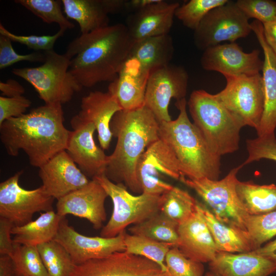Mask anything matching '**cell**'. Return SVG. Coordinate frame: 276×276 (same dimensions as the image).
<instances>
[{
	"label": "cell",
	"mask_w": 276,
	"mask_h": 276,
	"mask_svg": "<svg viewBox=\"0 0 276 276\" xmlns=\"http://www.w3.org/2000/svg\"><path fill=\"white\" fill-rule=\"evenodd\" d=\"M247 159L242 167L255 161L268 159L276 162V138L275 134L258 136L246 141Z\"/></svg>",
	"instance_id": "obj_41"
},
{
	"label": "cell",
	"mask_w": 276,
	"mask_h": 276,
	"mask_svg": "<svg viewBox=\"0 0 276 276\" xmlns=\"http://www.w3.org/2000/svg\"><path fill=\"white\" fill-rule=\"evenodd\" d=\"M177 2L163 0L135 12L126 26L134 42L152 37L169 34L173 23Z\"/></svg>",
	"instance_id": "obj_22"
},
{
	"label": "cell",
	"mask_w": 276,
	"mask_h": 276,
	"mask_svg": "<svg viewBox=\"0 0 276 276\" xmlns=\"http://www.w3.org/2000/svg\"><path fill=\"white\" fill-rule=\"evenodd\" d=\"M0 276H15L13 262L9 255L0 256Z\"/></svg>",
	"instance_id": "obj_49"
},
{
	"label": "cell",
	"mask_w": 276,
	"mask_h": 276,
	"mask_svg": "<svg viewBox=\"0 0 276 276\" xmlns=\"http://www.w3.org/2000/svg\"><path fill=\"white\" fill-rule=\"evenodd\" d=\"M125 251L128 254L141 256L158 264L162 271H167L165 264L166 255L171 247L170 245L159 242L143 236L125 235Z\"/></svg>",
	"instance_id": "obj_33"
},
{
	"label": "cell",
	"mask_w": 276,
	"mask_h": 276,
	"mask_svg": "<svg viewBox=\"0 0 276 276\" xmlns=\"http://www.w3.org/2000/svg\"><path fill=\"white\" fill-rule=\"evenodd\" d=\"M136 174L142 193L158 196L173 187L163 180V175L178 180L184 176L174 153L160 139L149 145L142 155Z\"/></svg>",
	"instance_id": "obj_12"
},
{
	"label": "cell",
	"mask_w": 276,
	"mask_h": 276,
	"mask_svg": "<svg viewBox=\"0 0 276 276\" xmlns=\"http://www.w3.org/2000/svg\"><path fill=\"white\" fill-rule=\"evenodd\" d=\"M23 170L17 172L0 183V217L12 222L14 226L24 225L33 215L53 210L54 198L42 186L28 190L21 187L19 179Z\"/></svg>",
	"instance_id": "obj_11"
},
{
	"label": "cell",
	"mask_w": 276,
	"mask_h": 276,
	"mask_svg": "<svg viewBox=\"0 0 276 276\" xmlns=\"http://www.w3.org/2000/svg\"><path fill=\"white\" fill-rule=\"evenodd\" d=\"M159 1V0H131L125 2V7L137 11Z\"/></svg>",
	"instance_id": "obj_50"
},
{
	"label": "cell",
	"mask_w": 276,
	"mask_h": 276,
	"mask_svg": "<svg viewBox=\"0 0 276 276\" xmlns=\"http://www.w3.org/2000/svg\"><path fill=\"white\" fill-rule=\"evenodd\" d=\"M43 52L41 65L13 68L12 73L30 83L45 104L67 103L82 88L69 71L71 59L53 49Z\"/></svg>",
	"instance_id": "obj_6"
},
{
	"label": "cell",
	"mask_w": 276,
	"mask_h": 276,
	"mask_svg": "<svg viewBox=\"0 0 276 276\" xmlns=\"http://www.w3.org/2000/svg\"><path fill=\"white\" fill-rule=\"evenodd\" d=\"M179 224L160 211L128 229L131 234L148 238L154 241L177 247Z\"/></svg>",
	"instance_id": "obj_31"
},
{
	"label": "cell",
	"mask_w": 276,
	"mask_h": 276,
	"mask_svg": "<svg viewBox=\"0 0 276 276\" xmlns=\"http://www.w3.org/2000/svg\"><path fill=\"white\" fill-rule=\"evenodd\" d=\"M31 101L23 96L15 97H0V125L5 121L25 113Z\"/></svg>",
	"instance_id": "obj_44"
},
{
	"label": "cell",
	"mask_w": 276,
	"mask_h": 276,
	"mask_svg": "<svg viewBox=\"0 0 276 276\" xmlns=\"http://www.w3.org/2000/svg\"><path fill=\"white\" fill-rule=\"evenodd\" d=\"M67 18L75 20L82 34L109 25L108 14L124 7L121 0H62Z\"/></svg>",
	"instance_id": "obj_24"
},
{
	"label": "cell",
	"mask_w": 276,
	"mask_h": 276,
	"mask_svg": "<svg viewBox=\"0 0 276 276\" xmlns=\"http://www.w3.org/2000/svg\"><path fill=\"white\" fill-rule=\"evenodd\" d=\"M260 50L244 52L236 42L219 44L203 51L200 58L202 67L225 76L254 75L260 74L263 60Z\"/></svg>",
	"instance_id": "obj_16"
},
{
	"label": "cell",
	"mask_w": 276,
	"mask_h": 276,
	"mask_svg": "<svg viewBox=\"0 0 276 276\" xmlns=\"http://www.w3.org/2000/svg\"><path fill=\"white\" fill-rule=\"evenodd\" d=\"M65 30L60 29L53 35H20L14 34L8 31L0 24V35L9 38L12 42H17L26 45L28 48L35 51L43 52L53 49L57 39L63 35Z\"/></svg>",
	"instance_id": "obj_40"
},
{
	"label": "cell",
	"mask_w": 276,
	"mask_h": 276,
	"mask_svg": "<svg viewBox=\"0 0 276 276\" xmlns=\"http://www.w3.org/2000/svg\"><path fill=\"white\" fill-rule=\"evenodd\" d=\"M0 90L7 97H15L22 96L25 89L18 82L9 79L6 82H0Z\"/></svg>",
	"instance_id": "obj_46"
},
{
	"label": "cell",
	"mask_w": 276,
	"mask_h": 276,
	"mask_svg": "<svg viewBox=\"0 0 276 276\" xmlns=\"http://www.w3.org/2000/svg\"><path fill=\"white\" fill-rule=\"evenodd\" d=\"M14 224L8 219L0 217V255L11 256L14 244L11 235Z\"/></svg>",
	"instance_id": "obj_45"
},
{
	"label": "cell",
	"mask_w": 276,
	"mask_h": 276,
	"mask_svg": "<svg viewBox=\"0 0 276 276\" xmlns=\"http://www.w3.org/2000/svg\"><path fill=\"white\" fill-rule=\"evenodd\" d=\"M162 196L160 211L178 224L189 218L196 210L197 200L178 187L173 186Z\"/></svg>",
	"instance_id": "obj_32"
},
{
	"label": "cell",
	"mask_w": 276,
	"mask_h": 276,
	"mask_svg": "<svg viewBox=\"0 0 276 276\" xmlns=\"http://www.w3.org/2000/svg\"><path fill=\"white\" fill-rule=\"evenodd\" d=\"M251 31L247 17L236 2L228 1L205 15L194 31V42L198 49L204 51L223 41L235 42Z\"/></svg>",
	"instance_id": "obj_10"
},
{
	"label": "cell",
	"mask_w": 276,
	"mask_h": 276,
	"mask_svg": "<svg viewBox=\"0 0 276 276\" xmlns=\"http://www.w3.org/2000/svg\"><path fill=\"white\" fill-rule=\"evenodd\" d=\"M174 52L172 38L166 34L134 42L127 58L150 75L153 71L170 64Z\"/></svg>",
	"instance_id": "obj_28"
},
{
	"label": "cell",
	"mask_w": 276,
	"mask_h": 276,
	"mask_svg": "<svg viewBox=\"0 0 276 276\" xmlns=\"http://www.w3.org/2000/svg\"><path fill=\"white\" fill-rule=\"evenodd\" d=\"M227 2L228 0H190L176 9L175 16L185 27L195 31L211 10Z\"/></svg>",
	"instance_id": "obj_37"
},
{
	"label": "cell",
	"mask_w": 276,
	"mask_h": 276,
	"mask_svg": "<svg viewBox=\"0 0 276 276\" xmlns=\"http://www.w3.org/2000/svg\"><path fill=\"white\" fill-rule=\"evenodd\" d=\"M14 244L10 257L15 276H49L37 246Z\"/></svg>",
	"instance_id": "obj_35"
},
{
	"label": "cell",
	"mask_w": 276,
	"mask_h": 276,
	"mask_svg": "<svg viewBox=\"0 0 276 276\" xmlns=\"http://www.w3.org/2000/svg\"><path fill=\"white\" fill-rule=\"evenodd\" d=\"M204 276H221L216 273H214L211 271H210L205 273Z\"/></svg>",
	"instance_id": "obj_52"
},
{
	"label": "cell",
	"mask_w": 276,
	"mask_h": 276,
	"mask_svg": "<svg viewBox=\"0 0 276 276\" xmlns=\"http://www.w3.org/2000/svg\"><path fill=\"white\" fill-rule=\"evenodd\" d=\"M188 105L193 123L216 154L221 156L238 149L239 133L244 126L215 94L194 90Z\"/></svg>",
	"instance_id": "obj_5"
},
{
	"label": "cell",
	"mask_w": 276,
	"mask_h": 276,
	"mask_svg": "<svg viewBox=\"0 0 276 276\" xmlns=\"http://www.w3.org/2000/svg\"><path fill=\"white\" fill-rule=\"evenodd\" d=\"M197 207L202 215L218 251L241 253L256 249L247 231L218 220L207 205L198 201Z\"/></svg>",
	"instance_id": "obj_27"
},
{
	"label": "cell",
	"mask_w": 276,
	"mask_h": 276,
	"mask_svg": "<svg viewBox=\"0 0 276 276\" xmlns=\"http://www.w3.org/2000/svg\"><path fill=\"white\" fill-rule=\"evenodd\" d=\"M251 28L262 49L264 54L262 80L264 103L258 136L274 134L276 128V55L267 43L264 36L263 24L256 20Z\"/></svg>",
	"instance_id": "obj_20"
},
{
	"label": "cell",
	"mask_w": 276,
	"mask_h": 276,
	"mask_svg": "<svg viewBox=\"0 0 276 276\" xmlns=\"http://www.w3.org/2000/svg\"><path fill=\"white\" fill-rule=\"evenodd\" d=\"M152 276H170V275L169 274V273L167 271H162Z\"/></svg>",
	"instance_id": "obj_51"
},
{
	"label": "cell",
	"mask_w": 276,
	"mask_h": 276,
	"mask_svg": "<svg viewBox=\"0 0 276 276\" xmlns=\"http://www.w3.org/2000/svg\"><path fill=\"white\" fill-rule=\"evenodd\" d=\"M209 267L221 276H268L276 273L275 263L253 250L238 254L219 251Z\"/></svg>",
	"instance_id": "obj_25"
},
{
	"label": "cell",
	"mask_w": 276,
	"mask_h": 276,
	"mask_svg": "<svg viewBox=\"0 0 276 276\" xmlns=\"http://www.w3.org/2000/svg\"><path fill=\"white\" fill-rule=\"evenodd\" d=\"M122 110L115 97L108 91H95L82 98L81 110L78 114L94 124L100 146L103 150H107L113 136L111 121L114 115Z\"/></svg>",
	"instance_id": "obj_23"
},
{
	"label": "cell",
	"mask_w": 276,
	"mask_h": 276,
	"mask_svg": "<svg viewBox=\"0 0 276 276\" xmlns=\"http://www.w3.org/2000/svg\"><path fill=\"white\" fill-rule=\"evenodd\" d=\"M63 122L62 104H45L5 121L0 125V139L8 155L16 156L22 150L30 164L40 168L66 150L71 131Z\"/></svg>",
	"instance_id": "obj_1"
},
{
	"label": "cell",
	"mask_w": 276,
	"mask_h": 276,
	"mask_svg": "<svg viewBox=\"0 0 276 276\" xmlns=\"http://www.w3.org/2000/svg\"><path fill=\"white\" fill-rule=\"evenodd\" d=\"M189 75L184 67L171 64L153 71L148 79L144 106L153 113L157 121L171 120L168 107L172 99L185 98Z\"/></svg>",
	"instance_id": "obj_13"
},
{
	"label": "cell",
	"mask_w": 276,
	"mask_h": 276,
	"mask_svg": "<svg viewBox=\"0 0 276 276\" xmlns=\"http://www.w3.org/2000/svg\"><path fill=\"white\" fill-rule=\"evenodd\" d=\"M19 4L39 17L47 24L56 23L60 29H71L75 27L63 14L61 1L55 0H16Z\"/></svg>",
	"instance_id": "obj_36"
},
{
	"label": "cell",
	"mask_w": 276,
	"mask_h": 276,
	"mask_svg": "<svg viewBox=\"0 0 276 276\" xmlns=\"http://www.w3.org/2000/svg\"><path fill=\"white\" fill-rule=\"evenodd\" d=\"M246 227L256 248L260 247L276 236V210L262 215H249Z\"/></svg>",
	"instance_id": "obj_38"
},
{
	"label": "cell",
	"mask_w": 276,
	"mask_h": 276,
	"mask_svg": "<svg viewBox=\"0 0 276 276\" xmlns=\"http://www.w3.org/2000/svg\"><path fill=\"white\" fill-rule=\"evenodd\" d=\"M149 76L124 62L116 79L109 84L108 91L115 97L122 110L138 108L144 105Z\"/></svg>",
	"instance_id": "obj_26"
},
{
	"label": "cell",
	"mask_w": 276,
	"mask_h": 276,
	"mask_svg": "<svg viewBox=\"0 0 276 276\" xmlns=\"http://www.w3.org/2000/svg\"><path fill=\"white\" fill-rule=\"evenodd\" d=\"M108 196L102 186L92 179L85 186L57 200L56 213L62 217L71 214L85 218L99 229L106 220L105 201Z\"/></svg>",
	"instance_id": "obj_18"
},
{
	"label": "cell",
	"mask_w": 276,
	"mask_h": 276,
	"mask_svg": "<svg viewBox=\"0 0 276 276\" xmlns=\"http://www.w3.org/2000/svg\"><path fill=\"white\" fill-rule=\"evenodd\" d=\"M38 175L46 192L57 200L90 181L66 150L59 152L39 168Z\"/></svg>",
	"instance_id": "obj_19"
},
{
	"label": "cell",
	"mask_w": 276,
	"mask_h": 276,
	"mask_svg": "<svg viewBox=\"0 0 276 276\" xmlns=\"http://www.w3.org/2000/svg\"><path fill=\"white\" fill-rule=\"evenodd\" d=\"M253 251L268 259L276 264V239Z\"/></svg>",
	"instance_id": "obj_48"
},
{
	"label": "cell",
	"mask_w": 276,
	"mask_h": 276,
	"mask_svg": "<svg viewBox=\"0 0 276 276\" xmlns=\"http://www.w3.org/2000/svg\"><path fill=\"white\" fill-rule=\"evenodd\" d=\"M126 26L108 25L81 34L67 45L69 71L83 87L117 77L133 45Z\"/></svg>",
	"instance_id": "obj_2"
},
{
	"label": "cell",
	"mask_w": 276,
	"mask_h": 276,
	"mask_svg": "<svg viewBox=\"0 0 276 276\" xmlns=\"http://www.w3.org/2000/svg\"><path fill=\"white\" fill-rule=\"evenodd\" d=\"M238 196L251 215L264 214L276 210V185H259L250 181L237 182Z\"/></svg>",
	"instance_id": "obj_30"
},
{
	"label": "cell",
	"mask_w": 276,
	"mask_h": 276,
	"mask_svg": "<svg viewBox=\"0 0 276 276\" xmlns=\"http://www.w3.org/2000/svg\"><path fill=\"white\" fill-rule=\"evenodd\" d=\"M167 271L170 276H203L202 263L186 257L177 247H171L165 258Z\"/></svg>",
	"instance_id": "obj_39"
},
{
	"label": "cell",
	"mask_w": 276,
	"mask_h": 276,
	"mask_svg": "<svg viewBox=\"0 0 276 276\" xmlns=\"http://www.w3.org/2000/svg\"><path fill=\"white\" fill-rule=\"evenodd\" d=\"M110 129L117 142L113 152L108 156L105 174L113 182H124L132 192L141 194L136 166L147 148L159 139V122L144 105L117 112L111 121Z\"/></svg>",
	"instance_id": "obj_3"
},
{
	"label": "cell",
	"mask_w": 276,
	"mask_h": 276,
	"mask_svg": "<svg viewBox=\"0 0 276 276\" xmlns=\"http://www.w3.org/2000/svg\"><path fill=\"white\" fill-rule=\"evenodd\" d=\"M240 165L231 170L223 179H190L185 176L179 181L194 190L208 205L215 218L225 224L246 230L249 215L237 194V175Z\"/></svg>",
	"instance_id": "obj_8"
},
{
	"label": "cell",
	"mask_w": 276,
	"mask_h": 276,
	"mask_svg": "<svg viewBox=\"0 0 276 276\" xmlns=\"http://www.w3.org/2000/svg\"><path fill=\"white\" fill-rule=\"evenodd\" d=\"M162 271L150 260L122 251L76 265L70 276H152Z\"/></svg>",
	"instance_id": "obj_17"
},
{
	"label": "cell",
	"mask_w": 276,
	"mask_h": 276,
	"mask_svg": "<svg viewBox=\"0 0 276 276\" xmlns=\"http://www.w3.org/2000/svg\"><path fill=\"white\" fill-rule=\"evenodd\" d=\"M49 276H70L75 264L66 249L53 240L37 246Z\"/></svg>",
	"instance_id": "obj_34"
},
{
	"label": "cell",
	"mask_w": 276,
	"mask_h": 276,
	"mask_svg": "<svg viewBox=\"0 0 276 276\" xmlns=\"http://www.w3.org/2000/svg\"><path fill=\"white\" fill-rule=\"evenodd\" d=\"M265 40L276 55V16L271 21L263 24Z\"/></svg>",
	"instance_id": "obj_47"
},
{
	"label": "cell",
	"mask_w": 276,
	"mask_h": 276,
	"mask_svg": "<svg viewBox=\"0 0 276 276\" xmlns=\"http://www.w3.org/2000/svg\"><path fill=\"white\" fill-rule=\"evenodd\" d=\"M226 84L215 94L218 99L243 124L257 130L262 118L264 95L262 75L225 76Z\"/></svg>",
	"instance_id": "obj_9"
},
{
	"label": "cell",
	"mask_w": 276,
	"mask_h": 276,
	"mask_svg": "<svg viewBox=\"0 0 276 276\" xmlns=\"http://www.w3.org/2000/svg\"><path fill=\"white\" fill-rule=\"evenodd\" d=\"M70 131L66 151L80 170L92 179L105 174L108 156L95 143L94 124L78 114L71 120Z\"/></svg>",
	"instance_id": "obj_15"
},
{
	"label": "cell",
	"mask_w": 276,
	"mask_h": 276,
	"mask_svg": "<svg viewBox=\"0 0 276 276\" xmlns=\"http://www.w3.org/2000/svg\"><path fill=\"white\" fill-rule=\"evenodd\" d=\"M44 52H33L26 55L16 53L12 45V41L8 37L0 35V68L1 70L21 61L44 62Z\"/></svg>",
	"instance_id": "obj_43"
},
{
	"label": "cell",
	"mask_w": 276,
	"mask_h": 276,
	"mask_svg": "<svg viewBox=\"0 0 276 276\" xmlns=\"http://www.w3.org/2000/svg\"><path fill=\"white\" fill-rule=\"evenodd\" d=\"M125 230L112 238L89 237L80 234L69 225L64 217L54 240L60 244L76 265L102 258L116 252L125 251Z\"/></svg>",
	"instance_id": "obj_14"
},
{
	"label": "cell",
	"mask_w": 276,
	"mask_h": 276,
	"mask_svg": "<svg viewBox=\"0 0 276 276\" xmlns=\"http://www.w3.org/2000/svg\"><path fill=\"white\" fill-rule=\"evenodd\" d=\"M186 98L176 100L179 114L174 120L159 123L158 134L174 153L183 175L190 179L218 180L221 156L210 148L187 112Z\"/></svg>",
	"instance_id": "obj_4"
},
{
	"label": "cell",
	"mask_w": 276,
	"mask_h": 276,
	"mask_svg": "<svg viewBox=\"0 0 276 276\" xmlns=\"http://www.w3.org/2000/svg\"><path fill=\"white\" fill-rule=\"evenodd\" d=\"M236 4L249 19L254 18L262 24L276 16V2L270 0H238Z\"/></svg>",
	"instance_id": "obj_42"
},
{
	"label": "cell",
	"mask_w": 276,
	"mask_h": 276,
	"mask_svg": "<svg viewBox=\"0 0 276 276\" xmlns=\"http://www.w3.org/2000/svg\"><path fill=\"white\" fill-rule=\"evenodd\" d=\"M178 233V248L186 257L202 263L215 259L219 251L197 203L195 212L179 224Z\"/></svg>",
	"instance_id": "obj_21"
},
{
	"label": "cell",
	"mask_w": 276,
	"mask_h": 276,
	"mask_svg": "<svg viewBox=\"0 0 276 276\" xmlns=\"http://www.w3.org/2000/svg\"><path fill=\"white\" fill-rule=\"evenodd\" d=\"M93 179L102 186L113 203L111 216L101 231V237H114L129 225L141 223L160 210L162 195L143 193L133 195L123 183L113 182L105 174Z\"/></svg>",
	"instance_id": "obj_7"
},
{
	"label": "cell",
	"mask_w": 276,
	"mask_h": 276,
	"mask_svg": "<svg viewBox=\"0 0 276 276\" xmlns=\"http://www.w3.org/2000/svg\"><path fill=\"white\" fill-rule=\"evenodd\" d=\"M63 217L52 210L41 213L36 219L24 225L14 226L11 231L13 243L37 246L54 240Z\"/></svg>",
	"instance_id": "obj_29"
}]
</instances>
